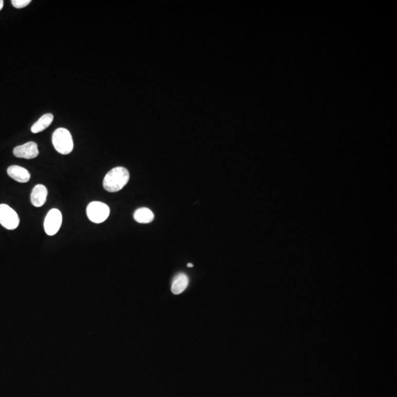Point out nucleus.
Here are the masks:
<instances>
[{"label":"nucleus","instance_id":"1","mask_svg":"<svg viewBox=\"0 0 397 397\" xmlns=\"http://www.w3.org/2000/svg\"><path fill=\"white\" fill-rule=\"evenodd\" d=\"M130 173L124 167H116L107 172L103 181V187L109 192L121 191L128 184Z\"/></svg>","mask_w":397,"mask_h":397},{"label":"nucleus","instance_id":"2","mask_svg":"<svg viewBox=\"0 0 397 397\" xmlns=\"http://www.w3.org/2000/svg\"><path fill=\"white\" fill-rule=\"evenodd\" d=\"M52 145L61 155H68L73 152L74 142L71 133L66 128H58L53 133Z\"/></svg>","mask_w":397,"mask_h":397},{"label":"nucleus","instance_id":"3","mask_svg":"<svg viewBox=\"0 0 397 397\" xmlns=\"http://www.w3.org/2000/svg\"><path fill=\"white\" fill-rule=\"evenodd\" d=\"M86 213L91 222L100 224L109 218L110 215V208L105 203L101 202H92L89 203L87 207Z\"/></svg>","mask_w":397,"mask_h":397},{"label":"nucleus","instance_id":"4","mask_svg":"<svg viewBox=\"0 0 397 397\" xmlns=\"http://www.w3.org/2000/svg\"><path fill=\"white\" fill-rule=\"evenodd\" d=\"M0 224L7 230H13L20 225V218L16 211L8 205H0Z\"/></svg>","mask_w":397,"mask_h":397},{"label":"nucleus","instance_id":"5","mask_svg":"<svg viewBox=\"0 0 397 397\" xmlns=\"http://www.w3.org/2000/svg\"><path fill=\"white\" fill-rule=\"evenodd\" d=\"M62 213L59 210L53 208L48 212L44 220V230L48 236H54L59 231L62 225Z\"/></svg>","mask_w":397,"mask_h":397},{"label":"nucleus","instance_id":"6","mask_svg":"<svg viewBox=\"0 0 397 397\" xmlns=\"http://www.w3.org/2000/svg\"><path fill=\"white\" fill-rule=\"evenodd\" d=\"M39 154L37 143L32 141L27 142L25 145L15 147L13 150V155L20 158H35Z\"/></svg>","mask_w":397,"mask_h":397},{"label":"nucleus","instance_id":"7","mask_svg":"<svg viewBox=\"0 0 397 397\" xmlns=\"http://www.w3.org/2000/svg\"><path fill=\"white\" fill-rule=\"evenodd\" d=\"M48 191L47 188L43 185H37L32 189L30 200L32 205L40 208L45 204L47 201Z\"/></svg>","mask_w":397,"mask_h":397},{"label":"nucleus","instance_id":"8","mask_svg":"<svg viewBox=\"0 0 397 397\" xmlns=\"http://www.w3.org/2000/svg\"><path fill=\"white\" fill-rule=\"evenodd\" d=\"M8 175L19 183H25L30 179V174L25 168L20 166H11L7 170Z\"/></svg>","mask_w":397,"mask_h":397},{"label":"nucleus","instance_id":"9","mask_svg":"<svg viewBox=\"0 0 397 397\" xmlns=\"http://www.w3.org/2000/svg\"><path fill=\"white\" fill-rule=\"evenodd\" d=\"M188 282H189V280H188L187 275L183 273L177 275L174 277L172 282V292L173 294L178 295V294L184 292L186 287H188Z\"/></svg>","mask_w":397,"mask_h":397},{"label":"nucleus","instance_id":"10","mask_svg":"<svg viewBox=\"0 0 397 397\" xmlns=\"http://www.w3.org/2000/svg\"><path fill=\"white\" fill-rule=\"evenodd\" d=\"M53 119H54V116H53L52 114H44L32 126V133H39L44 131V130L47 129L48 127L50 126Z\"/></svg>","mask_w":397,"mask_h":397},{"label":"nucleus","instance_id":"11","mask_svg":"<svg viewBox=\"0 0 397 397\" xmlns=\"http://www.w3.org/2000/svg\"><path fill=\"white\" fill-rule=\"evenodd\" d=\"M134 220L138 223L148 224L152 222L155 218L153 212L147 208H141L136 210L134 213Z\"/></svg>","mask_w":397,"mask_h":397},{"label":"nucleus","instance_id":"12","mask_svg":"<svg viewBox=\"0 0 397 397\" xmlns=\"http://www.w3.org/2000/svg\"><path fill=\"white\" fill-rule=\"evenodd\" d=\"M31 3L30 0H12L11 3L14 8H25V7L28 6L30 3Z\"/></svg>","mask_w":397,"mask_h":397},{"label":"nucleus","instance_id":"13","mask_svg":"<svg viewBox=\"0 0 397 397\" xmlns=\"http://www.w3.org/2000/svg\"><path fill=\"white\" fill-rule=\"evenodd\" d=\"M3 6H4V1L0 0V11L3 9Z\"/></svg>","mask_w":397,"mask_h":397},{"label":"nucleus","instance_id":"14","mask_svg":"<svg viewBox=\"0 0 397 397\" xmlns=\"http://www.w3.org/2000/svg\"><path fill=\"white\" fill-rule=\"evenodd\" d=\"M187 266L188 267H193V264H192V263H188Z\"/></svg>","mask_w":397,"mask_h":397}]
</instances>
